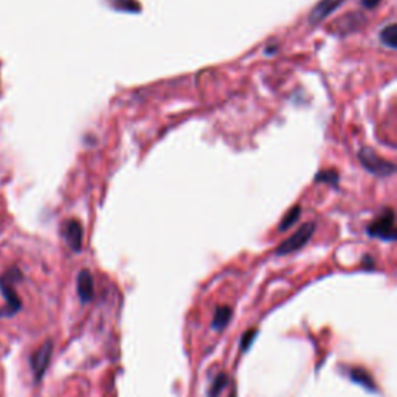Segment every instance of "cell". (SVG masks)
I'll list each match as a JSON object with an SVG mask.
<instances>
[{
	"mask_svg": "<svg viewBox=\"0 0 397 397\" xmlns=\"http://www.w3.org/2000/svg\"><path fill=\"white\" fill-rule=\"evenodd\" d=\"M51 355H53V341L51 340L45 341L41 348L31 354L30 366H31L33 377H35V383H39L44 379V375H45V373H47V368L50 365Z\"/></svg>",
	"mask_w": 397,
	"mask_h": 397,
	"instance_id": "5b68a950",
	"label": "cell"
},
{
	"mask_svg": "<svg viewBox=\"0 0 397 397\" xmlns=\"http://www.w3.org/2000/svg\"><path fill=\"white\" fill-rule=\"evenodd\" d=\"M349 375L350 379H353L355 383H360L362 387H365L369 391H377V387H375V382L369 374L366 369L363 368H350L349 369Z\"/></svg>",
	"mask_w": 397,
	"mask_h": 397,
	"instance_id": "9c48e42d",
	"label": "cell"
},
{
	"mask_svg": "<svg viewBox=\"0 0 397 397\" xmlns=\"http://www.w3.org/2000/svg\"><path fill=\"white\" fill-rule=\"evenodd\" d=\"M76 290H78V296L81 303H89L94 300L95 295V282H94V276L89 272V270H81L78 275L76 280Z\"/></svg>",
	"mask_w": 397,
	"mask_h": 397,
	"instance_id": "52a82bcc",
	"label": "cell"
},
{
	"mask_svg": "<svg viewBox=\"0 0 397 397\" xmlns=\"http://www.w3.org/2000/svg\"><path fill=\"white\" fill-rule=\"evenodd\" d=\"M19 280H22V272L17 267H11L0 276V292H2L6 301V307L0 309V319L16 315L22 309L21 296H19L15 287V284Z\"/></svg>",
	"mask_w": 397,
	"mask_h": 397,
	"instance_id": "6da1fadb",
	"label": "cell"
},
{
	"mask_svg": "<svg viewBox=\"0 0 397 397\" xmlns=\"http://www.w3.org/2000/svg\"><path fill=\"white\" fill-rule=\"evenodd\" d=\"M382 3V0H362V5L365 6V8H375V6H379Z\"/></svg>",
	"mask_w": 397,
	"mask_h": 397,
	"instance_id": "e0dca14e",
	"label": "cell"
},
{
	"mask_svg": "<svg viewBox=\"0 0 397 397\" xmlns=\"http://www.w3.org/2000/svg\"><path fill=\"white\" fill-rule=\"evenodd\" d=\"M316 182H324V183H330V185H335L339 183V173H337L335 169H328V171H321V173L316 174L315 177Z\"/></svg>",
	"mask_w": 397,
	"mask_h": 397,
	"instance_id": "9a60e30c",
	"label": "cell"
},
{
	"mask_svg": "<svg viewBox=\"0 0 397 397\" xmlns=\"http://www.w3.org/2000/svg\"><path fill=\"white\" fill-rule=\"evenodd\" d=\"M345 2V0H320L319 3L314 6V10L309 15L310 24H319L323 19H326L329 15L339 8V6Z\"/></svg>",
	"mask_w": 397,
	"mask_h": 397,
	"instance_id": "ba28073f",
	"label": "cell"
},
{
	"mask_svg": "<svg viewBox=\"0 0 397 397\" xmlns=\"http://www.w3.org/2000/svg\"><path fill=\"white\" fill-rule=\"evenodd\" d=\"M62 235L65 237V241H67L69 247L74 250V251H79L83 247V225L79 223L75 219H70L64 223V228H62Z\"/></svg>",
	"mask_w": 397,
	"mask_h": 397,
	"instance_id": "8992f818",
	"label": "cell"
},
{
	"mask_svg": "<svg viewBox=\"0 0 397 397\" xmlns=\"http://www.w3.org/2000/svg\"><path fill=\"white\" fill-rule=\"evenodd\" d=\"M256 334H257V329H248L246 334L242 335V340H241V350L242 353H246V350L251 346V343L255 341L256 339Z\"/></svg>",
	"mask_w": 397,
	"mask_h": 397,
	"instance_id": "2e32d148",
	"label": "cell"
},
{
	"mask_svg": "<svg viewBox=\"0 0 397 397\" xmlns=\"http://www.w3.org/2000/svg\"><path fill=\"white\" fill-rule=\"evenodd\" d=\"M380 42L383 45H387L389 49L397 47V36H396V25L389 24L380 31Z\"/></svg>",
	"mask_w": 397,
	"mask_h": 397,
	"instance_id": "4fadbf2b",
	"label": "cell"
},
{
	"mask_svg": "<svg viewBox=\"0 0 397 397\" xmlns=\"http://www.w3.org/2000/svg\"><path fill=\"white\" fill-rule=\"evenodd\" d=\"M300 216H301V207L300 205H295V207L290 208L286 213V216L282 217V221L280 223V227H278V230L286 231L287 228L292 227L294 223H296V221L300 219Z\"/></svg>",
	"mask_w": 397,
	"mask_h": 397,
	"instance_id": "7c38bea8",
	"label": "cell"
},
{
	"mask_svg": "<svg viewBox=\"0 0 397 397\" xmlns=\"http://www.w3.org/2000/svg\"><path fill=\"white\" fill-rule=\"evenodd\" d=\"M228 382H230V377L227 374L225 373L217 374L208 388V397H219L221 393L223 391V388L228 385Z\"/></svg>",
	"mask_w": 397,
	"mask_h": 397,
	"instance_id": "8fae6325",
	"label": "cell"
},
{
	"mask_svg": "<svg viewBox=\"0 0 397 397\" xmlns=\"http://www.w3.org/2000/svg\"><path fill=\"white\" fill-rule=\"evenodd\" d=\"M110 3L115 10L120 11H129V12L140 11V3H138L137 0H110Z\"/></svg>",
	"mask_w": 397,
	"mask_h": 397,
	"instance_id": "5bb4252c",
	"label": "cell"
},
{
	"mask_svg": "<svg viewBox=\"0 0 397 397\" xmlns=\"http://www.w3.org/2000/svg\"><path fill=\"white\" fill-rule=\"evenodd\" d=\"M230 397H236V393H235V389H233V391H231V394H230Z\"/></svg>",
	"mask_w": 397,
	"mask_h": 397,
	"instance_id": "ac0fdd59",
	"label": "cell"
},
{
	"mask_svg": "<svg viewBox=\"0 0 397 397\" xmlns=\"http://www.w3.org/2000/svg\"><path fill=\"white\" fill-rule=\"evenodd\" d=\"M368 235L371 237H379L382 241L396 239V223L393 208H385L377 216V219L368 225Z\"/></svg>",
	"mask_w": 397,
	"mask_h": 397,
	"instance_id": "3957f363",
	"label": "cell"
},
{
	"mask_svg": "<svg viewBox=\"0 0 397 397\" xmlns=\"http://www.w3.org/2000/svg\"><path fill=\"white\" fill-rule=\"evenodd\" d=\"M231 315H233V310H231L230 306H219L216 309L211 326H213L214 330H222L223 328H227V324L231 320Z\"/></svg>",
	"mask_w": 397,
	"mask_h": 397,
	"instance_id": "30bf717a",
	"label": "cell"
},
{
	"mask_svg": "<svg viewBox=\"0 0 397 397\" xmlns=\"http://www.w3.org/2000/svg\"><path fill=\"white\" fill-rule=\"evenodd\" d=\"M314 233H315V223L314 222L303 223L292 236L287 237L286 241H282L280 244V247L276 248L275 253L278 256H282V255H290V253H294V251H298L306 246V244L310 241V237L314 236Z\"/></svg>",
	"mask_w": 397,
	"mask_h": 397,
	"instance_id": "277c9868",
	"label": "cell"
},
{
	"mask_svg": "<svg viewBox=\"0 0 397 397\" xmlns=\"http://www.w3.org/2000/svg\"><path fill=\"white\" fill-rule=\"evenodd\" d=\"M359 160L368 173H371L377 177H388L396 173V164L387 160V158L380 157L371 148H362L359 151Z\"/></svg>",
	"mask_w": 397,
	"mask_h": 397,
	"instance_id": "7a4b0ae2",
	"label": "cell"
}]
</instances>
